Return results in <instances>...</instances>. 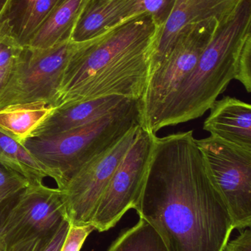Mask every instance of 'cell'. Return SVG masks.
<instances>
[{"label":"cell","instance_id":"cell-1","mask_svg":"<svg viewBox=\"0 0 251 251\" xmlns=\"http://www.w3.org/2000/svg\"><path fill=\"white\" fill-rule=\"evenodd\" d=\"M134 209L167 251H223L234 229L192 130L155 136Z\"/></svg>","mask_w":251,"mask_h":251},{"label":"cell","instance_id":"cell-2","mask_svg":"<svg viewBox=\"0 0 251 251\" xmlns=\"http://www.w3.org/2000/svg\"><path fill=\"white\" fill-rule=\"evenodd\" d=\"M162 29L144 13L80 43L66 65L53 107L111 96L141 100Z\"/></svg>","mask_w":251,"mask_h":251},{"label":"cell","instance_id":"cell-3","mask_svg":"<svg viewBox=\"0 0 251 251\" xmlns=\"http://www.w3.org/2000/svg\"><path fill=\"white\" fill-rule=\"evenodd\" d=\"M251 30V0H246L220 26L190 76L144 129L156 134L203 116L235 79L239 54Z\"/></svg>","mask_w":251,"mask_h":251},{"label":"cell","instance_id":"cell-4","mask_svg":"<svg viewBox=\"0 0 251 251\" xmlns=\"http://www.w3.org/2000/svg\"><path fill=\"white\" fill-rule=\"evenodd\" d=\"M137 126H141L140 100H132L89 125L55 135L31 137L23 145L53 174L62 190L81 168Z\"/></svg>","mask_w":251,"mask_h":251},{"label":"cell","instance_id":"cell-5","mask_svg":"<svg viewBox=\"0 0 251 251\" xmlns=\"http://www.w3.org/2000/svg\"><path fill=\"white\" fill-rule=\"evenodd\" d=\"M223 24L212 20L190 25L177 35L167 55L150 73L140 100L141 126L146 128L195 67Z\"/></svg>","mask_w":251,"mask_h":251},{"label":"cell","instance_id":"cell-6","mask_svg":"<svg viewBox=\"0 0 251 251\" xmlns=\"http://www.w3.org/2000/svg\"><path fill=\"white\" fill-rule=\"evenodd\" d=\"M79 44L69 41L43 50L23 47L0 93V108L37 102L53 107L66 65Z\"/></svg>","mask_w":251,"mask_h":251},{"label":"cell","instance_id":"cell-7","mask_svg":"<svg viewBox=\"0 0 251 251\" xmlns=\"http://www.w3.org/2000/svg\"><path fill=\"white\" fill-rule=\"evenodd\" d=\"M209 176L234 224L242 231L251 224V149L215 136L197 140Z\"/></svg>","mask_w":251,"mask_h":251},{"label":"cell","instance_id":"cell-8","mask_svg":"<svg viewBox=\"0 0 251 251\" xmlns=\"http://www.w3.org/2000/svg\"><path fill=\"white\" fill-rule=\"evenodd\" d=\"M65 220L61 191L43 184H30L0 209V241L6 249L56 232Z\"/></svg>","mask_w":251,"mask_h":251},{"label":"cell","instance_id":"cell-9","mask_svg":"<svg viewBox=\"0 0 251 251\" xmlns=\"http://www.w3.org/2000/svg\"><path fill=\"white\" fill-rule=\"evenodd\" d=\"M155 136L140 126L99 201L91 222L94 230L109 231L135 207L150 163Z\"/></svg>","mask_w":251,"mask_h":251},{"label":"cell","instance_id":"cell-10","mask_svg":"<svg viewBox=\"0 0 251 251\" xmlns=\"http://www.w3.org/2000/svg\"><path fill=\"white\" fill-rule=\"evenodd\" d=\"M139 127H134L116 144L90 161L60 190L71 225L91 224L99 201Z\"/></svg>","mask_w":251,"mask_h":251},{"label":"cell","instance_id":"cell-11","mask_svg":"<svg viewBox=\"0 0 251 251\" xmlns=\"http://www.w3.org/2000/svg\"><path fill=\"white\" fill-rule=\"evenodd\" d=\"M245 1L246 0H175L173 9L162 26L152 58L150 75L167 55L177 35L183 28L188 25L212 20L225 23Z\"/></svg>","mask_w":251,"mask_h":251},{"label":"cell","instance_id":"cell-12","mask_svg":"<svg viewBox=\"0 0 251 251\" xmlns=\"http://www.w3.org/2000/svg\"><path fill=\"white\" fill-rule=\"evenodd\" d=\"M131 100L119 96H111L56 109L31 137L55 135L89 125L113 113Z\"/></svg>","mask_w":251,"mask_h":251},{"label":"cell","instance_id":"cell-13","mask_svg":"<svg viewBox=\"0 0 251 251\" xmlns=\"http://www.w3.org/2000/svg\"><path fill=\"white\" fill-rule=\"evenodd\" d=\"M141 14L136 0H87L71 41L75 43L89 41L111 28Z\"/></svg>","mask_w":251,"mask_h":251},{"label":"cell","instance_id":"cell-14","mask_svg":"<svg viewBox=\"0 0 251 251\" xmlns=\"http://www.w3.org/2000/svg\"><path fill=\"white\" fill-rule=\"evenodd\" d=\"M203 129L211 135L240 147L251 149V106L225 97L212 104Z\"/></svg>","mask_w":251,"mask_h":251},{"label":"cell","instance_id":"cell-15","mask_svg":"<svg viewBox=\"0 0 251 251\" xmlns=\"http://www.w3.org/2000/svg\"><path fill=\"white\" fill-rule=\"evenodd\" d=\"M60 0H7L0 12V33L26 47L39 25Z\"/></svg>","mask_w":251,"mask_h":251},{"label":"cell","instance_id":"cell-16","mask_svg":"<svg viewBox=\"0 0 251 251\" xmlns=\"http://www.w3.org/2000/svg\"><path fill=\"white\" fill-rule=\"evenodd\" d=\"M87 0H60L39 25L26 47L48 49L71 41Z\"/></svg>","mask_w":251,"mask_h":251},{"label":"cell","instance_id":"cell-17","mask_svg":"<svg viewBox=\"0 0 251 251\" xmlns=\"http://www.w3.org/2000/svg\"><path fill=\"white\" fill-rule=\"evenodd\" d=\"M55 110L42 102L6 106L0 108V130L24 144Z\"/></svg>","mask_w":251,"mask_h":251},{"label":"cell","instance_id":"cell-18","mask_svg":"<svg viewBox=\"0 0 251 251\" xmlns=\"http://www.w3.org/2000/svg\"><path fill=\"white\" fill-rule=\"evenodd\" d=\"M0 164L19 173L30 184H43L47 177L53 175L23 144L0 130Z\"/></svg>","mask_w":251,"mask_h":251},{"label":"cell","instance_id":"cell-19","mask_svg":"<svg viewBox=\"0 0 251 251\" xmlns=\"http://www.w3.org/2000/svg\"><path fill=\"white\" fill-rule=\"evenodd\" d=\"M107 251H167L163 240L148 222L139 218L124 231Z\"/></svg>","mask_w":251,"mask_h":251},{"label":"cell","instance_id":"cell-20","mask_svg":"<svg viewBox=\"0 0 251 251\" xmlns=\"http://www.w3.org/2000/svg\"><path fill=\"white\" fill-rule=\"evenodd\" d=\"M69 228L70 224L65 220L56 232L16 243L5 251H60Z\"/></svg>","mask_w":251,"mask_h":251},{"label":"cell","instance_id":"cell-21","mask_svg":"<svg viewBox=\"0 0 251 251\" xmlns=\"http://www.w3.org/2000/svg\"><path fill=\"white\" fill-rule=\"evenodd\" d=\"M29 184L23 176L0 164V209Z\"/></svg>","mask_w":251,"mask_h":251},{"label":"cell","instance_id":"cell-22","mask_svg":"<svg viewBox=\"0 0 251 251\" xmlns=\"http://www.w3.org/2000/svg\"><path fill=\"white\" fill-rule=\"evenodd\" d=\"M136 2L140 13L150 15L163 26L173 9L175 0H136Z\"/></svg>","mask_w":251,"mask_h":251},{"label":"cell","instance_id":"cell-23","mask_svg":"<svg viewBox=\"0 0 251 251\" xmlns=\"http://www.w3.org/2000/svg\"><path fill=\"white\" fill-rule=\"evenodd\" d=\"M234 79L240 81L248 93L251 92V35L240 50Z\"/></svg>","mask_w":251,"mask_h":251},{"label":"cell","instance_id":"cell-24","mask_svg":"<svg viewBox=\"0 0 251 251\" xmlns=\"http://www.w3.org/2000/svg\"><path fill=\"white\" fill-rule=\"evenodd\" d=\"M94 231L91 225H71L60 251H80L89 234Z\"/></svg>","mask_w":251,"mask_h":251},{"label":"cell","instance_id":"cell-25","mask_svg":"<svg viewBox=\"0 0 251 251\" xmlns=\"http://www.w3.org/2000/svg\"><path fill=\"white\" fill-rule=\"evenodd\" d=\"M23 47L16 41L0 33V68L8 66L19 57Z\"/></svg>","mask_w":251,"mask_h":251},{"label":"cell","instance_id":"cell-26","mask_svg":"<svg viewBox=\"0 0 251 251\" xmlns=\"http://www.w3.org/2000/svg\"><path fill=\"white\" fill-rule=\"evenodd\" d=\"M223 251H251L250 228H245L237 238L228 241Z\"/></svg>","mask_w":251,"mask_h":251},{"label":"cell","instance_id":"cell-27","mask_svg":"<svg viewBox=\"0 0 251 251\" xmlns=\"http://www.w3.org/2000/svg\"><path fill=\"white\" fill-rule=\"evenodd\" d=\"M14 63V62H13ZM13 63L7 66L0 68V93L5 86L11 73Z\"/></svg>","mask_w":251,"mask_h":251},{"label":"cell","instance_id":"cell-28","mask_svg":"<svg viewBox=\"0 0 251 251\" xmlns=\"http://www.w3.org/2000/svg\"><path fill=\"white\" fill-rule=\"evenodd\" d=\"M7 0H0V12L2 10L3 7L5 5L6 2H7Z\"/></svg>","mask_w":251,"mask_h":251},{"label":"cell","instance_id":"cell-29","mask_svg":"<svg viewBox=\"0 0 251 251\" xmlns=\"http://www.w3.org/2000/svg\"><path fill=\"white\" fill-rule=\"evenodd\" d=\"M0 251H5V246L1 241H0Z\"/></svg>","mask_w":251,"mask_h":251}]
</instances>
